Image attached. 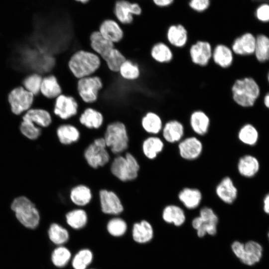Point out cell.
<instances>
[{"mask_svg":"<svg viewBox=\"0 0 269 269\" xmlns=\"http://www.w3.org/2000/svg\"><path fill=\"white\" fill-rule=\"evenodd\" d=\"M215 192L218 197L223 202L231 204L238 196V190L232 179L228 176L223 178L217 184Z\"/></svg>","mask_w":269,"mask_h":269,"instance_id":"cell-24","label":"cell"},{"mask_svg":"<svg viewBox=\"0 0 269 269\" xmlns=\"http://www.w3.org/2000/svg\"><path fill=\"white\" fill-rule=\"evenodd\" d=\"M120 78L127 81L132 82L138 80L141 74L139 65L132 59L124 61L120 67L118 73Z\"/></svg>","mask_w":269,"mask_h":269,"instance_id":"cell-36","label":"cell"},{"mask_svg":"<svg viewBox=\"0 0 269 269\" xmlns=\"http://www.w3.org/2000/svg\"><path fill=\"white\" fill-rule=\"evenodd\" d=\"M72 259V255L68 248L64 245L58 246L52 251L51 260L57 268L65 267Z\"/></svg>","mask_w":269,"mask_h":269,"instance_id":"cell-40","label":"cell"},{"mask_svg":"<svg viewBox=\"0 0 269 269\" xmlns=\"http://www.w3.org/2000/svg\"></svg>","mask_w":269,"mask_h":269,"instance_id":"cell-56","label":"cell"},{"mask_svg":"<svg viewBox=\"0 0 269 269\" xmlns=\"http://www.w3.org/2000/svg\"><path fill=\"white\" fill-rule=\"evenodd\" d=\"M210 2V0H190L189 6L196 11L202 12L208 8Z\"/></svg>","mask_w":269,"mask_h":269,"instance_id":"cell-48","label":"cell"},{"mask_svg":"<svg viewBox=\"0 0 269 269\" xmlns=\"http://www.w3.org/2000/svg\"><path fill=\"white\" fill-rule=\"evenodd\" d=\"M35 96L21 85L13 88L7 95V102L11 113L21 116L33 106Z\"/></svg>","mask_w":269,"mask_h":269,"instance_id":"cell-9","label":"cell"},{"mask_svg":"<svg viewBox=\"0 0 269 269\" xmlns=\"http://www.w3.org/2000/svg\"><path fill=\"white\" fill-rule=\"evenodd\" d=\"M218 221V217L213 210L204 207L200 209L199 215L193 219L192 226L197 231L198 236L203 237L207 234H216Z\"/></svg>","mask_w":269,"mask_h":269,"instance_id":"cell-11","label":"cell"},{"mask_svg":"<svg viewBox=\"0 0 269 269\" xmlns=\"http://www.w3.org/2000/svg\"><path fill=\"white\" fill-rule=\"evenodd\" d=\"M253 1L256 2H264V3H269V0H252Z\"/></svg>","mask_w":269,"mask_h":269,"instance_id":"cell-52","label":"cell"},{"mask_svg":"<svg viewBox=\"0 0 269 269\" xmlns=\"http://www.w3.org/2000/svg\"><path fill=\"white\" fill-rule=\"evenodd\" d=\"M93 253L87 248L80 250L72 258L71 264L73 269H87L92 263Z\"/></svg>","mask_w":269,"mask_h":269,"instance_id":"cell-41","label":"cell"},{"mask_svg":"<svg viewBox=\"0 0 269 269\" xmlns=\"http://www.w3.org/2000/svg\"><path fill=\"white\" fill-rule=\"evenodd\" d=\"M74 0L77 2L85 4V3H87L90 0Z\"/></svg>","mask_w":269,"mask_h":269,"instance_id":"cell-53","label":"cell"},{"mask_svg":"<svg viewBox=\"0 0 269 269\" xmlns=\"http://www.w3.org/2000/svg\"><path fill=\"white\" fill-rule=\"evenodd\" d=\"M69 198L75 205L82 207L88 205L93 198L91 188L83 184L76 185L70 190Z\"/></svg>","mask_w":269,"mask_h":269,"instance_id":"cell-30","label":"cell"},{"mask_svg":"<svg viewBox=\"0 0 269 269\" xmlns=\"http://www.w3.org/2000/svg\"><path fill=\"white\" fill-rule=\"evenodd\" d=\"M103 137L95 139L85 148L84 158L91 168L98 169L106 165L110 160V155Z\"/></svg>","mask_w":269,"mask_h":269,"instance_id":"cell-8","label":"cell"},{"mask_svg":"<svg viewBox=\"0 0 269 269\" xmlns=\"http://www.w3.org/2000/svg\"><path fill=\"white\" fill-rule=\"evenodd\" d=\"M162 218L166 223L180 226L184 224L186 216L184 210L179 206L170 204L166 206L162 212Z\"/></svg>","mask_w":269,"mask_h":269,"instance_id":"cell-35","label":"cell"},{"mask_svg":"<svg viewBox=\"0 0 269 269\" xmlns=\"http://www.w3.org/2000/svg\"><path fill=\"white\" fill-rule=\"evenodd\" d=\"M189 123L193 132L198 135L206 134L209 130L211 119L208 114L202 109H195L189 115Z\"/></svg>","mask_w":269,"mask_h":269,"instance_id":"cell-21","label":"cell"},{"mask_svg":"<svg viewBox=\"0 0 269 269\" xmlns=\"http://www.w3.org/2000/svg\"><path fill=\"white\" fill-rule=\"evenodd\" d=\"M79 101L72 95L62 93L54 99L52 114L62 121L69 120L79 113Z\"/></svg>","mask_w":269,"mask_h":269,"instance_id":"cell-10","label":"cell"},{"mask_svg":"<svg viewBox=\"0 0 269 269\" xmlns=\"http://www.w3.org/2000/svg\"><path fill=\"white\" fill-rule=\"evenodd\" d=\"M231 249L240 262L248 267L259 263L263 255L262 245L254 240H249L244 243L235 241L232 244Z\"/></svg>","mask_w":269,"mask_h":269,"instance_id":"cell-7","label":"cell"},{"mask_svg":"<svg viewBox=\"0 0 269 269\" xmlns=\"http://www.w3.org/2000/svg\"><path fill=\"white\" fill-rule=\"evenodd\" d=\"M20 133L26 137L35 140L41 135L42 128L27 120H21L19 125Z\"/></svg>","mask_w":269,"mask_h":269,"instance_id":"cell-46","label":"cell"},{"mask_svg":"<svg viewBox=\"0 0 269 269\" xmlns=\"http://www.w3.org/2000/svg\"><path fill=\"white\" fill-rule=\"evenodd\" d=\"M178 198L185 208L192 210L197 208L200 204L202 194L198 189L185 187L179 192Z\"/></svg>","mask_w":269,"mask_h":269,"instance_id":"cell-31","label":"cell"},{"mask_svg":"<svg viewBox=\"0 0 269 269\" xmlns=\"http://www.w3.org/2000/svg\"></svg>","mask_w":269,"mask_h":269,"instance_id":"cell-55","label":"cell"},{"mask_svg":"<svg viewBox=\"0 0 269 269\" xmlns=\"http://www.w3.org/2000/svg\"><path fill=\"white\" fill-rule=\"evenodd\" d=\"M80 125L89 130L100 129L105 121L104 115L100 110L92 106L85 107L79 114Z\"/></svg>","mask_w":269,"mask_h":269,"instance_id":"cell-16","label":"cell"},{"mask_svg":"<svg viewBox=\"0 0 269 269\" xmlns=\"http://www.w3.org/2000/svg\"><path fill=\"white\" fill-rule=\"evenodd\" d=\"M103 63L99 56L91 50L80 49L71 54L67 66L71 75L78 80L96 74Z\"/></svg>","mask_w":269,"mask_h":269,"instance_id":"cell-1","label":"cell"},{"mask_svg":"<svg viewBox=\"0 0 269 269\" xmlns=\"http://www.w3.org/2000/svg\"><path fill=\"white\" fill-rule=\"evenodd\" d=\"M256 16L261 21H269V4L263 3L260 5L256 9Z\"/></svg>","mask_w":269,"mask_h":269,"instance_id":"cell-47","label":"cell"},{"mask_svg":"<svg viewBox=\"0 0 269 269\" xmlns=\"http://www.w3.org/2000/svg\"><path fill=\"white\" fill-rule=\"evenodd\" d=\"M114 12L117 21L122 25L131 24L134 16L142 13V8L137 2L127 0H117L115 4Z\"/></svg>","mask_w":269,"mask_h":269,"instance_id":"cell-13","label":"cell"},{"mask_svg":"<svg viewBox=\"0 0 269 269\" xmlns=\"http://www.w3.org/2000/svg\"><path fill=\"white\" fill-rule=\"evenodd\" d=\"M67 225L74 230H80L87 224L88 216L86 211L81 208L74 209L65 215Z\"/></svg>","mask_w":269,"mask_h":269,"instance_id":"cell-37","label":"cell"},{"mask_svg":"<svg viewBox=\"0 0 269 269\" xmlns=\"http://www.w3.org/2000/svg\"><path fill=\"white\" fill-rule=\"evenodd\" d=\"M89 46L104 61L116 47V44L105 38L98 30L93 31L89 36Z\"/></svg>","mask_w":269,"mask_h":269,"instance_id":"cell-17","label":"cell"},{"mask_svg":"<svg viewBox=\"0 0 269 269\" xmlns=\"http://www.w3.org/2000/svg\"><path fill=\"white\" fill-rule=\"evenodd\" d=\"M104 87L103 79L98 75H93L77 80L76 89L81 102L92 105L99 100L100 92Z\"/></svg>","mask_w":269,"mask_h":269,"instance_id":"cell-6","label":"cell"},{"mask_svg":"<svg viewBox=\"0 0 269 269\" xmlns=\"http://www.w3.org/2000/svg\"><path fill=\"white\" fill-rule=\"evenodd\" d=\"M106 228L110 235L114 237H120L126 234L128 225L126 221L122 218L114 217L109 220Z\"/></svg>","mask_w":269,"mask_h":269,"instance_id":"cell-44","label":"cell"},{"mask_svg":"<svg viewBox=\"0 0 269 269\" xmlns=\"http://www.w3.org/2000/svg\"><path fill=\"white\" fill-rule=\"evenodd\" d=\"M233 101L243 107L253 106L260 94V89L252 78L237 79L231 87Z\"/></svg>","mask_w":269,"mask_h":269,"instance_id":"cell-3","label":"cell"},{"mask_svg":"<svg viewBox=\"0 0 269 269\" xmlns=\"http://www.w3.org/2000/svg\"><path fill=\"white\" fill-rule=\"evenodd\" d=\"M255 53L257 59L265 62L269 59V38L259 35L256 38Z\"/></svg>","mask_w":269,"mask_h":269,"instance_id":"cell-45","label":"cell"},{"mask_svg":"<svg viewBox=\"0 0 269 269\" xmlns=\"http://www.w3.org/2000/svg\"><path fill=\"white\" fill-rule=\"evenodd\" d=\"M101 210L105 214L118 216L124 210L123 204L115 192L106 189L99 193Z\"/></svg>","mask_w":269,"mask_h":269,"instance_id":"cell-14","label":"cell"},{"mask_svg":"<svg viewBox=\"0 0 269 269\" xmlns=\"http://www.w3.org/2000/svg\"><path fill=\"white\" fill-rule=\"evenodd\" d=\"M151 59L159 64H167L174 59V54L171 47L163 41H158L153 44L149 50Z\"/></svg>","mask_w":269,"mask_h":269,"instance_id":"cell-25","label":"cell"},{"mask_svg":"<svg viewBox=\"0 0 269 269\" xmlns=\"http://www.w3.org/2000/svg\"><path fill=\"white\" fill-rule=\"evenodd\" d=\"M264 103L266 106L267 108H269V93L267 94L266 96L265 97Z\"/></svg>","mask_w":269,"mask_h":269,"instance_id":"cell-51","label":"cell"},{"mask_svg":"<svg viewBox=\"0 0 269 269\" xmlns=\"http://www.w3.org/2000/svg\"><path fill=\"white\" fill-rule=\"evenodd\" d=\"M237 169L242 176L251 178L255 176L260 169V163L253 155L247 154L242 156L237 164Z\"/></svg>","mask_w":269,"mask_h":269,"instance_id":"cell-32","label":"cell"},{"mask_svg":"<svg viewBox=\"0 0 269 269\" xmlns=\"http://www.w3.org/2000/svg\"><path fill=\"white\" fill-rule=\"evenodd\" d=\"M43 75L38 72L27 73L23 78L21 86L34 96L40 94Z\"/></svg>","mask_w":269,"mask_h":269,"instance_id":"cell-39","label":"cell"},{"mask_svg":"<svg viewBox=\"0 0 269 269\" xmlns=\"http://www.w3.org/2000/svg\"><path fill=\"white\" fill-rule=\"evenodd\" d=\"M263 210L265 213L269 215V193L267 194L264 198Z\"/></svg>","mask_w":269,"mask_h":269,"instance_id":"cell-50","label":"cell"},{"mask_svg":"<svg viewBox=\"0 0 269 269\" xmlns=\"http://www.w3.org/2000/svg\"><path fill=\"white\" fill-rule=\"evenodd\" d=\"M21 119L30 121L41 128H47L52 124L53 116L46 109L32 107L21 116Z\"/></svg>","mask_w":269,"mask_h":269,"instance_id":"cell-19","label":"cell"},{"mask_svg":"<svg viewBox=\"0 0 269 269\" xmlns=\"http://www.w3.org/2000/svg\"><path fill=\"white\" fill-rule=\"evenodd\" d=\"M178 148L180 156L187 160H193L201 154L203 146L201 141L194 136H188L181 139Z\"/></svg>","mask_w":269,"mask_h":269,"instance_id":"cell-15","label":"cell"},{"mask_svg":"<svg viewBox=\"0 0 269 269\" xmlns=\"http://www.w3.org/2000/svg\"><path fill=\"white\" fill-rule=\"evenodd\" d=\"M152 1L156 6L164 7L170 5L173 2V0H152Z\"/></svg>","mask_w":269,"mask_h":269,"instance_id":"cell-49","label":"cell"},{"mask_svg":"<svg viewBox=\"0 0 269 269\" xmlns=\"http://www.w3.org/2000/svg\"><path fill=\"white\" fill-rule=\"evenodd\" d=\"M256 38L250 33L237 37L233 42L231 49L238 55H247L255 52Z\"/></svg>","mask_w":269,"mask_h":269,"instance_id":"cell-28","label":"cell"},{"mask_svg":"<svg viewBox=\"0 0 269 269\" xmlns=\"http://www.w3.org/2000/svg\"><path fill=\"white\" fill-rule=\"evenodd\" d=\"M140 125L146 133L154 135L161 132L163 126L160 115L153 111H148L143 115Z\"/></svg>","mask_w":269,"mask_h":269,"instance_id":"cell-29","label":"cell"},{"mask_svg":"<svg viewBox=\"0 0 269 269\" xmlns=\"http://www.w3.org/2000/svg\"><path fill=\"white\" fill-rule=\"evenodd\" d=\"M163 140L159 137L152 135L145 138L141 145L144 155L148 159H155L164 148Z\"/></svg>","mask_w":269,"mask_h":269,"instance_id":"cell-34","label":"cell"},{"mask_svg":"<svg viewBox=\"0 0 269 269\" xmlns=\"http://www.w3.org/2000/svg\"><path fill=\"white\" fill-rule=\"evenodd\" d=\"M11 208L18 221L24 227L34 229L40 222V214L35 205L27 197L20 196L12 202Z\"/></svg>","mask_w":269,"mask_h":269,"instance_id":"cell-5","label":"cell"},{"mask_svg":"<svg viewBox=\"0 0 269 269\" xmlns=\"http://www.w3.org/2000/svg\"><path fill=\"white\" fill-rule=\"evenodd\" d=\"M212 61L221 69L229 68L234 61V53L231 48L223 43L216 44L213 47Z\"/></svg>","mask_w":269,"mask_h":269,"instance_id":"cell-20","label":"cell"},{"mask_svg":"<svg viewBox=\"0 0 269 269\" xmlns=\"http://www.w3.org/2000/svg\"><path fill=\"white\" fill-rule=\"evenodd\" d=\"M213 46L205 40H198L191 44L188 55L191 62L195 66L204 68L212 61Z\"/></svg>","mask_w":269,"mask_h":269,"instance_id":"cell-12","label":"cell"},{"mask_svg":"<svg viewBox=\"0 0 269 269\" xmlns=\"http://www.w3.org/2000/svg\"><path fill=\"white\" fill-rule=\"evenodd\" d=\"M98 31L105 38L118 44L123 39L124 30L117 20L113 19H106L100 24Z\"/></svg>","mask_w":269,"mask_h":269,"instance_id":"cell-18","label":"cell"},{"mask_svg":"<svg viewBox=\"0 0 269 269\" xmlns=\"http://www.w3.org/2000/svg\"><path fill=\"white\" fill-rule=\"evenodd\" d=\"M48 235L50 241L57 246L64 245L70 238L67 229L57 223H53L50 225Z\"/></svg>","mask_w":269,"mask_h":269,"instance_id":"cell-38","label":"cell"},{"mask_svg":"<svg viewBox=\"0 0 269 269\" xmlns=\"http://www.w3.org/2000/svg\"><path fill=\"white\" fill-rule=\"evenodd\" d=\"M56 134L59 141L65 145L76 143L81 137L79 129L75 125L70 123L59 125L56 128Z\"/></svg>","mask_w":269,"mask_h":269,"instance_id":"cell-27","label":"cell"},{"mask_svg":"<svg viewBox=\"0 0 269 269\" xmlns=\"http://www.w3.org/2000/svg\"><path fill=\"white\" fill-rule=\"evenodd\" d=\"M126 59V56L116 46L110 55L103 62L109 71L114 74H117L120 66Z\"/></svg>","mask_w":269,"mask_h":269,"instance_id":"cell-42","label":"cell"},{"mask_svg":"<svg viewBox=\"0 0 269 269\" xmlns=\"http://www.w3.org/2000/svg\"><path fill=\"white\" fill-rule=\"evenodd\" d=\"M166 36L169 44L177 49L184 48L188 41L187 30L180 24L170 25L167 30Z\"/></svg>","mask_w":269,"mask_h":269,"instance_id":"cell-23","label":"cell"},{"mask_svg":"<svg viewBox=\"0 0 269 269\" xmlns=\"http://www.w3.org/2000/svg\"><path fill=\"white\" fill-rule=\"evenodd\" d=\"M238 137L243 143L252 146L255 145L258 140L259 133L254 126L248 124L240 129Z\"/></svg>","mask_w":269,"mask_h":269,"instance_id":"cell-43","label":"cell"},{"mask_svg":"<svg viewBox=\"0 0 269 269\" xmlns=\"http://www.w3.org/2000/svg\"><path fill=\"white\" fill-rule=\"evenodd\" d=\"M103 138L107 147L115 154L119 155L129 147V136L125 124L120 121H114L106 126Z\"/></svg>","mask_w":269,"mask_h":269,"instance_id":"cell-2","label":"cell"},{"mask_svg":"<svg viewBox=\"0 0 269 269\" xmlns=\"http://www.w3.org/2000/svg\"><path fill=\"white\" fill-rule=\"evenodd\" d=\"M140 166L134 155L127 152L124 155L119 154L110 165L111 173L122 182L132 181L138 176Z\"/></svg>","mask_w":269,"mask_h":269,"instance_id":"cell-4","label":"cell"},{"mask_svg":"<svg viewBox=\"0 0 269 269\" xmlns=\"http://www.w3.org/2000/svg\"><path fill=\"white\" fill-rule=\"evenodd\" d=\"M63 89L56 76L49 73L43 76L40 94L43 97L54 100L62 94Z\"/></svg>","mask_w":269,"mask_h":269,"instance_id":"cell-22","label":"cell"},{"mask_svg":"<svg viewBox=\"0 0 269 269\" xmlns=\"http://www.w3.org/2000/svg\"><path fill=\"white\" fill-rule=\"evenodd\" d=\"M267 238L269 242V229L267 234Z\"/></svg>","mask_w":269,"mask_h":269,"instance_id":"cell-54","label":"cell"},{"mask_svg":"<svg viewBox=\"0 0 269 269\" xmlns=\"http://www.w3.org/2000/svg\"><path fill=\"white\" fill-rule=\"evenodd\" d=\"M161 132L162 137L167 142L171 143L179 142L184 135V126L178 120H170L163 125Z\"/></svg>","mask_w":269,"mask_h":269,"instance_id":"cell-26","label":"cell"},{"mask_svg":"<svg viewBox=\"0 0 269 269\" xmlns=\"http://www.w3.org/2000/svg\"><path fill=\"white\" fill-rule=\"evenodd\" d=\"M153 236L152 226L147 221L142 220L133 225L132 237L135 242L139 244L148 243L151 240Z\"/></svg>","mask_w":269,"mask_h":269,"instance_id":"cell-33","label":"cell"}]
</instances>
